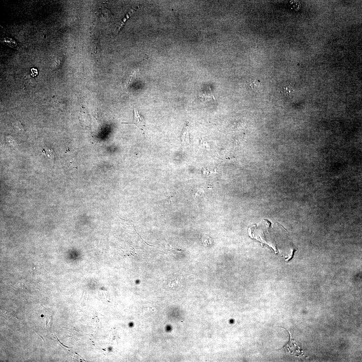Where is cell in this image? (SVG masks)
<instances>
[{"label": "cell", "instance_id": "1", "mask_svg": "<svg viewBox=\"0 0 362 362\" xmlns=\"http://www.w3.org/2000/svg\"><path fill=\"white\" fill-rule=\"evenodd\" d=\"M287 331L290 335V340L288 343L284 347L287 350H288L293 355L298 356L302 355V348H301L296 344L297 343L293 339L292 335H291L290 332H289L288 330Z\"/></svg>", "mask_w": 362, "mask_h": 362}, {"label": "cell", "instance_id": "2", "mask_svg": "<svg viewBox=\"0 0 362 362\" xmlns=\"http://www.w3.org/2000/svg\"><path fill=\"white\" fill-rule=\"evenodd\" d=\"M123 124H135L139 128L141 134H144L145 130V124L144 119L139 114L138 111L135 109L134 110V118L133 122L132 123L122 122Z\"/></svg>", "mask_w": 362, "mask_h": 362}, {"label": "cell", "instance_id": "3", "mask_svg": "<svg viewBox=\"0 0 362 362\" xmlns=\"http://www.w3.org/2000/svg\"><path fill=\"white\" fill-rule=\"evenodd\" d=\"M282 90L283 93L287 97L290 98L293 97L294 91L290 84H287L283 86Z\"/></svg>", "mask_w": 362, "mask_h": 362}, {"label": "cell", "instance_id": "4", "mask_svg": "<svg viewBox=\"0 0 362 362\" xmlns=\"http://www.w3.org/2000/svg\"><path fill=\"white\" fill-rule=\"evenodd\" d=\"M249 86L253 89H255L258 88L260 84L259 80H256L253 78L250 80Z\"/></svg>", "mask_w": 362, "mask_h": 362}, {"label": "cell", "instance_id": "5", "mask_svg": "<svg viewBox=\"0 0 362 362\" xmlns=\"http://www.w3.org/2000/svg\"><path fill=\"white\" fill-rule=\"evenodd\" d=\"M31 75L33 76H35L37 75L38 71L36 69L33 68L31 70Z\"/></svg>", "mask_w": 362, "mask_h": 362}, {"label": "cell", "instance_id": "6", "mask_svg": "<svg viewBox=\"0 0 362 362\" xmlns=\"http://www.w3.org/2000/svg\"><path fill=\"white\" fill-rule=\"evenodd\" d=\"M17 127H18L19 128V129L21 130V131H24V128L23 127V126L22 124L21 123V122H18V123H17Z\"/></svg>", "mask_w": 362, "mask_h": 362}]
</instances>
